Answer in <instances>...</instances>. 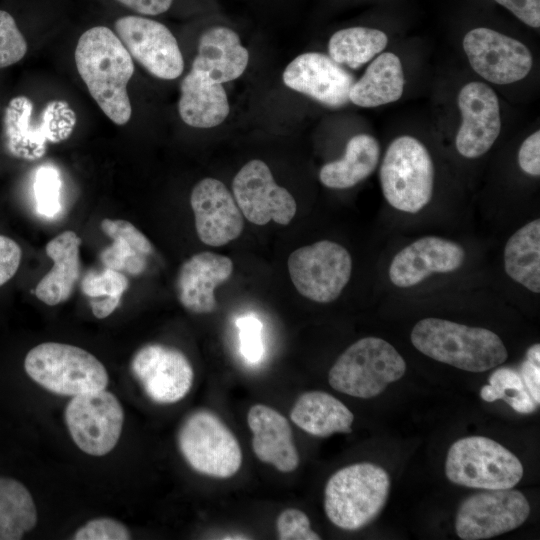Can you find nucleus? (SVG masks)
<instances>
[{
  "label": "nucleus",
  "mask_w": 540,
  "mask_h": 540,
  "mask_svg": "<svg viewBox=\"0 0 540 540\" xmlns=\"http://www.w3.org/2000/svg\"><path fill=\"white\" fill-rule=\"evenodd\" d=\"M518 164L523 172L538 177L540 175V132L528 136L520 146Z\"/></svg>",
  "instance_id": "obj_41"
},
{
  "label": "nucleus",
  "mask_w": 540,
  "mask_h": 540,
  "mask_svg": "<svg viewBox=\"0 0 540 540\" xmlns=\"http://www.w3.org/2000/svg\"><path fill=\"white\" fill-rule=\"evenodd\" d=\"M80 245L81 238L71 230L46 244L45 251L53 266L36 285L35 295L40 301L55 306L69 299L81 273Z\"/></svg>",
  "instance_id": "obj_23"
},
{
  "label": "nucleus",
  "mask_w": 540,
  "mask_h": 540,
  "mask_svg": "<svg viewBox=\"0 0 540 540\" xmlns=\"http://www.w3.org/2000/svg\"><path fill=\"white\" fill-rule=\"evenodd\" d=\"M489 384L482 387L480 396L484 401L501 399L513 410L521 414H531L537 410V403L528 392L519 371L500 367L492 372Z\"/></svg>",
  "instance_id": "obj_33"
},
{
  "label": "nucleus",
  "mask_w": 540,
  "mask_h": 540,
  "mask_svg": "<svg viewBox=\"0 0 540 540\" xmlns=\"http://www.w3.org/2000/svg\"><path fill=\"white\" fill-rule=\"evenodd\" d=\"M283 81L287 87L325 106L339 108L349 102L355 78L329 56L308 52L288 64Z\"/></svg>",
  "instance_id": "obj_18"
},
{
  "label": "nucleus",
  "mask_w": 540,
  "mask_h": 540,
  "mask_svg": "<svg viewBox=\"0 0 540 540\" xmlns=\"http://www.w3.org/2000/svg\"><path fill=\"white\" fill-rule=\"evenodd\" d=\"M27 375L46 390L76 396L106 388L104 365L88 351L65 343L45 342L32 348L24 360Z\"/></svg>",
  "instance_id": "obj_4"
},
{
  "label": "nucleus",
  "mask_w": 540,
  "mask_h": 540,
  "mask_svg": "<svg viewBox=\"0 0 540 540\" xmlns=\"http://www.w3.org/2000/svg\"><path fill=\"white\" fill-rule=\"evenodd\" d=\"M77 71L93 99L115 124H126L132 114L127 84L133 76L131 55L118 36L105 26L85 31L75 49Z\"/></svg>",
  "instance_id": "obj_1"
},
{
  "label": "nucleus",
  "mask_w": 540,
  "mask_h": 540,
  "mask_svg": "<svg viewBox=\"0 0 540 540\" xmlns=\"http://www.w3.org/2000/svg\"><path fill=\"white\" fill-rule=\"evenodd\" d=\"M239 349L245 360L251 364L261 361L264 355L262 322L255 315H245L236 321Z\"/></svg>",
  "instance_id": "obj_36"
},
{
  "label": "nucleus",
  "mask_w": 540,
  "mask_h": 540,
  "mask_svg": "<svg viewBox=\"0 0 540 540\" xmlns=\"http://www.w3.org/2000/svg\"><path fill=\"white\" fill-rule=\"evenodd\" d=\"M126 7L144 15H158L166 12L173 0H117Z\"/></svg>",
  "instance_id": "obj_43"
},
{
  "label": "nucleus",
  "mask_w": 540,
  "mask_h": 540,
  "mask_svg": "<svg viewBox=\"0 0 540 540\" xmlns=\"http://www.w3.org/2000/svg\"><path fill=\"white\" fill-rule=\"evenodd\" d=\"M410 339L422 354L469 372L488 371L508 358L503 341L491 330L440 318L417 322Z\"/></svg>",
  "instance_id": "obj_2"
},
{
  "label": "nucleus",
  "mask_w": 540,
  "mask_h": 540,
  "mask_svg": "<svg viewBox=\"0 0 540 540\" xmlns=\"http://www.w3.org/2000/svg\"><path fill=\"white\" fill-rule=\"evenodd\" d=\"M463 49L472 69L494 84H510L525 78L533 64L530 50L520 41L485 27L470 30Z\"/></svg>",
  "instance_id": "obj_12"
},
{
  "label": "nucleus",
  "mask_w": 540,
  "mask_h": 540,
  "mask_svg": "<svg viewBox=\"0 0 540 540\" xmlns=\"http://www.w3.org/2000/svg\"><path fill=\"white\" fill-rule=\"evenodd\" d=\"M406 372V362L387 341L365 337L350 345L328 373L330 386L356 398H373Z\"/></svg>",
  "instance_id": "obj_5"
},
{
  "label": "nucleus",
  "mask_w": 540,
  "mask_h": 540,
  "mask_svg": "<svg viewBox=\"0 0 540 540\" xmlns=\"http://www.w3.org/2000/svg\"><path fill=\"white\" fill-rule=\"evenodd\" d=\"M37 212L53 218L61 211V180L56 169L50 166L37 170L34 181Z\"/></svg>",
  "instance_id": "obj_34"
},
{
  "label": "nucleus",
  "mask_w": 540,
  "mask_h": 540,
  "mask_svg": "<svg viewBox=\"0 0 540 540\" xmlns=\"http://www.w3.org/2000/svg\"><path fill=\"white\" fill-rule=\"evenodd\" d=\"M519 374L528 392L539 405L540 403V344H533L526 352Z\"/></svg>",
  "instance_id": "obj_39"
},
{
  "label": "nucleus",
  "mask_w": 540,
  "mask_h": 540,
  "mask_svg": "<svg viewBox=\"0 0 540 540\" xmlns=\"http://www.w3.org/2000/svg\"><path fill=\"white\" fill-rule=\"evenodd\" d=\"M465 260L464 248L437 236L417 239L401 249L389 266V279L397 287H413L435 273L458 270Z\"/></svg>",
  "instance_id": "obj_19"
},
{
  "label": "nucleus",
  "mask_w": 540,
  "mask_h": 540,
  "mask_svg": "<svg viewBox=\"0 0 540 540\" xmlns=\"http://www.w3.org/2000/svg\"><path fill=\"white\" fill-rule=\"evenodd\" d=\"M234 199L243 216L256 225L274 221L288 225L297 205L290 192L277 185L267 164L254 159L246 163L232 182Z\"/></svg>",
  "instance_id": "obj_13"
},
{
  "label": "nucleus",
  "mask_w": 540,
  "mask_h": 540,
  "mask_svg": "<svg viewBox=\"0 0 540 540\" xmlns=\"http://www.w3.org/2000/svg\"><path fill=\"white\" fill-rule=\"evenodd\" d=\"M21 257L20 246L13 239L0 235V286L16 274Z\"/></svg>",
  "instance_id": "obj_40"
},
{
  "label": "nucleus",
  "mask_w": 540,
  "mask_h": 540,
  "mask_svg": "<svg viewBox=\"0 0 540 540\" xmlns=\"http://www.w3.org/2000/svg\"><path fill=\"white\" fill-rule=\"evenodd\" d=\"M179 450L196 472L230 478L242 465V450L233 432L213 412L197 410L182 423L178 433Z\"/></svg>",
  "instance_id": "obj_8"
},
{
  "label": "nucleus",
  "mask_w": 540,
  "mask_h": 540,
  "mask_svg": "<svg viewBox=\"0 0 540 540\" xmlns=\"http://www.w3.org/2000/svg\"><path fill=\"white\" fill-rule=\"evenodd\" d=\"M190 204L198 238L219 247L235 240L244 228V216L221 181L204 178L192 189Z\"/></svg>",
  "instance_id": "obj_17"
},
{
  "label": "nucleus",
  "mask_w": 540,
  "mask_h": 540,
  "mask_svg": "<svg viewBox=\"0 0 540 540\" xmlns=\"http://www.w3.org/2000/svg\"><path fill=\"white\" fill-rule=\"evenodd\" d=\"M504 269L515 282L533 293L540 292V220L518 229L504 247Z\"/></svg>",
  "instance_id": "obj_29"
},
{
  "label": "nucleus",
  "mask_w": 540,
  "mask_h": 540,
  "mask_svg": "<svg viewBox=\"0 0 540 540\" xmlns=\"http://www.w3.org/2000/svg\"><path fill=\"white\" fill-rule=\"evenodd\" d=\"M445 474L457 485L483 489H510L523 476L520 460L498 442L483 436L455 441L446 457Z\"/></svg>",
  "instance_id": "obj_7"
},
{
  "label": "nucleus",
  "mask_w": 540,
  "mask_h": 540,
  "mask_svg": "<svg viewBox=\"0 0 540 540\" xmlns=\"http://www.w3.org/2000/svg\"><path fill=\"white\" fill-rule=\"evenodd\" d=\"M462 122L455 145L460 155L474 159L485 154L501 131L499 101L495 91L483 82L464 85L457 98Z\"/></svg>",
  "instance_id": "obj_16"
},
{
  "label": "nucleus",
  "mask_w": 540,
  "mask_h": 540,
  "mask_svg": "<svg viewBox=\"0 0 540 540\" xmlns=\"http://www.w3.org/2000/svg\"><path fill=\"white\" fill-rule=\"evenodd\" d=\"M280 540H319L321 537L311 529L310 519L301 510L288 508L276 520Z\"/></svg>",
  "instance_id": "obj_37"
},
{
  "label": "nucleus",
  "mask_w": 540,
  "mask_h": 540,
  "mask_svg": "<svg viewBox=\"0 0 540 540\" xmlns=\"http://www.w3.org/2000/svg\"><path fill=\"white\" fill-rule=\"evenodd\" d=\"M290 418L300 429L316 437L350 433L354 421L349 408L324 391L301 394L290 411Z\"/></svg>",
  "instance_id": "obj_25"
},
{
  "label": "nucleus",
  "mask_w": 540,
  "mask_h": 540,
  "mask_svg": "<svg viewBox=\"0 0 540 540\" xmlns=\"http://www.w3.org/2000/svg\"><path fill=\"white\" fill-rule=\"evenodd\" d=\"M131 371L146 395L158 404L182 400L190 391L194 371L186 355L163 344L141 347L131 360Z\"/></svg>",
  "instance_id": "obj_15"
},
{
  "label": "nucleus",
  "mask_w": 540,
  "mask_h": 540,
  "mask_svg": "<svg viewBox=\"0 0 540 540\" xmlns=\"http://www.w3.org/2000/svg\"><path fill=\"white\" fill-rule=\"evenodd\" d=\"M115 30L131 57L153 76L172 80L182 74V53L176 38L164 24L128 15L115 22Z\"/></svg>",
  "instance_id": "obj_14"
},
{
  "label": "nucleus",
  "mask_w": 540,
  "mask_h": 540,
  "mask_svg": "<svg viewBox=\"0 0 540 540\" xmlns=\"http://www.w3.org/2000/svg\"><path fill=\"white\" fill-rule=\"evenodd\" d=\"M387 42V35L378 29L368 27L341 29L329 40V57L340 65L358 69L381 53Z\"/></svg>",
  "instance_id": "obj_31"
},
{
  "label": "nucleus",
  "mask_w": 540,
  "mask_h": 540,
  "mask_svg": "<svg viewBox=\"0 0 540 540\" xmlns=\"http://www.w3.org/2000/svg\"><path fill=\"white\" fill-rule=\"evenodd\" d=\"M65 422L78 448L103 456L119 441L124 411L118 398L103 389L73 396L65 409Z\"/></svg>",
  "instance_id": "obj_10"
},
{
  "label": "nucleus",
  "mask_w": 540,
  "mask_h": 540,
  "mask_svg": "<svg viewBox=\"0 0 540 540\" xmlns=\"http://www.w3.org/2000/svg\"><path fill=\"white\" fill-rule=\"evenodd\" d=\"M390 477L382 467L356 463L336 471L324 490V510L337 527L356 531L370 524L384 508Z\"/></svg>",
  "instance_id": "obj_3"
},
{
  "label": "nucleus",
  "mask_w": 540,
  "mask_h": 540,
  "mask_svg": "<svg viewBox=\"0 0 540 540\" xmlns=\"http://www.w3.org/2000/svg\"><path fill=\"white\" fill-rule=\"evenodd\" d=\"M530 514V505L518 490H485L466 498L457 511L455 530L463 540H482L512 531Z\"/></svg>",
  "instance_id": "obj_11"
},
{
  "label": "nucleus",
  "mask_w": 540,
  "mask_h": 540,
  "mask_svg": "<svg viewBox=\"0 0 540 540\" xmlns=\"http://www.w3.org/2000/svg\"><path fill=\"white\" fill-rule=\"evenodd\" d=\"M130 538L131 534L123 523L108 517L88 521L73 535V539L76 540H127Z\"/></svg>",
  "instance_id": "obj_38"
},
{
  "label": "nucleus",
  "mask_w": 540,
  "mask_h": 540,
  "mask_svg": "<svg viewBox=\"0 0 540 540\" xmlns=\"http://www.w3.org/2000/svg\"><path fill=\"white\" fill-rule=\"evenodd\" d=\"M128 286L123 272L106 267L100 272H87L81 282L82 292L90 298L92 313L99 319L116 310Z\"/></svg>",
  "instance_id": "obj_32"
},
{
  "label": "nucleus",
  "mask_w": 540,
  "mask_h": 540,
  "mask_svg": "<svg viewBox=\"0 0 540 540\" xmlns=\"http://www.w3.org/2000/svg\"><path fill=\"white\" fill-rule=\"evenodd\" d=\"M247 423L253 435V452L261 462L283 473L297 469L299 453L285 416L272 407L256 404L247 413Z\"/></svg>",
  "instance_id": "obj_21"
},
{
  "label": "nucleus",
  "mask_w": 540,
  "mask_h": 540,
  "mask_svg": "<svg viewBox=\"0 0 540 540\" xmlns=\"http://www.w3.org/2000/svg\"><path fill=\"white\" fill-rule=\"evenodd\" d=\"M178 111L187 125L211 128L226 119L230 108L222 84L191 70L180 85Z\"/></svg>",
  "instance_id": "obj_24"
},
{
  "label": "nucleus",
  "mask_w": 540,
  "mask_h": 540,
  "mask_svg": "<svg viewBox=\"0 0 540 540\" xmlns=\"http://www.w3.org/2000/svg\"><path fill=\"white\" fill-rule=\"evenodd\" d=\"M532 28L540 26V0H494Z\"/></svg>",
  "instance_id": "obj_42"
},
{
  "label": "nucleus",
  "mask_w": 540,
  "mask_h": 540,
  "mask_svg": "<svg viewBox=\"0 0 540 540\" xmlns=\"http://www.w3.org/2000/svg\"><path fill=\"white\" fill-rule=\"evenodd\" d=\"M37 523L29 490L13 478L0 477V540H18Z\"/></svg>",
  "instance_id": "obj_30"
},
{
  "label": "nucleus",
  "mask_w": 540,
  "mask_h": 540,
  "mask_svg": "<svg viewBox=\"0 0 540 540\" xmlns=\"http://www.w3.org/2000/svg\"><path fill=\"white\" fill-rule=\"evenodd\" d=\"M379 156L378 141L369 134H357L347 142L342 159L322 166L319 179L332 189L353 187L374 172Z\"/></svg>",
  "instance_id": "obj_28"
},
{
  "label": "nucleus",
  "mask_w": 540,
  "mask_h": 540,
  "mask_svg": "<svg viewBox=\"0 0 540 540\" xmlns=\"http://www.w3.org/2000/svg\"><path fill=\"white\" fill-rule=\"evenodd\" d=\"M27 52V42L14 18L0 10V68L19 62Z\"/></svg>",
  "instance_id": "obj_35"
},
{
  "label": "nucleus",
  "mask_w": 540,
  "mask_h": 540,
  "mask_svg": "<svg viewBox=\"0 0 540 540\" xmlns=\"http://www.w3.org/2000/svg\"><path fill=\"white\" fill-rule=\"evenodd\" d=\"M233 273L232 260L213 252H200L179 268L176 293L180 304L194 314H208L216 309L215 289Z\"/></svg>",
  "instance_id": "obj_20"
},
{
  "label": "nucleus",
  "mask_w": 540,
  "mask_h": 540,
  "mask_svg": "<svg viewBox=\"0 0 540 540\" xmlns=\"http://www.w3.org/2000/svg\"><path fill=\"white\" fill-rule=\"evenodd\" d=\"M404 83L399 57L392 52H383L369 64L362 77L354 82L349 101L366 108L396 102L402 96Z\"/></svg>",
  "instance_id": "obj_26"
},
{
  "label": "nucleus",
  "mask_w": 540,
  "mask_h": 540,
  "mask_svg": "<svg viewBox=\"0 0 540 540\" xmlns=\"http://www.w3.org/2000/svg\"><path fill=\"white\" fill-rule=\"evenodd\" d=\"M287 267L294 287L303 297L330 303L341 295L350 280L352 258L344 246L321 240L293 251Z\"/></svg>",
  "instance_id": "obj_9"
},
{
  "label": "nucleus",
  "mask_w": 540,
  "mask_h": 540,
  "mask_svg": "<svg viewBox=\"0 0 540 540\" xmlns=\"http://www.w3.org/2000/svg\"><path fill=\"white\" fill-rule=\"evenodd\" d=\"M249 54L232 29L216 26L202 33L198 53L191 70L215 83L223 84L240 77L248 64Z\"/></svg>",
  "instance_id": "obj_22"
},
{
  "label": "nucleus",
  "mask_w": 540,
  "mask_h": 540,
  "mask_svg": "<svg viewBox=\"0 0 540 540\" xmlns=\"http://www.w3.org/2000/svg\"><path fill=\"white\" fill-rule=\"evenodd\" d=\"M384 198L395 209L415 214L431 200L434 166L427 148L403 135L388 146L379 172Z\"/></svg>",
  "instance_id": "obj_6"
},
{
  "label": "nucleus",
  "mask_w": 540,
  "mask_h": 540,
  "mask_svg": "<svg viewBox=\"0 0 540 540\" xmlns=\"http://www.w3.org/2000/svg\"><path fill=\"white\" fill-rule=\"evenodd\" d=\"M100 227L112 240V244L100 254L103 265L134 276L143 273L147 257L153 251L149 239L126 220L106 218L101 221Z\"/></svg>",
  "instance_id": "obj_27"
}]
</instances>
